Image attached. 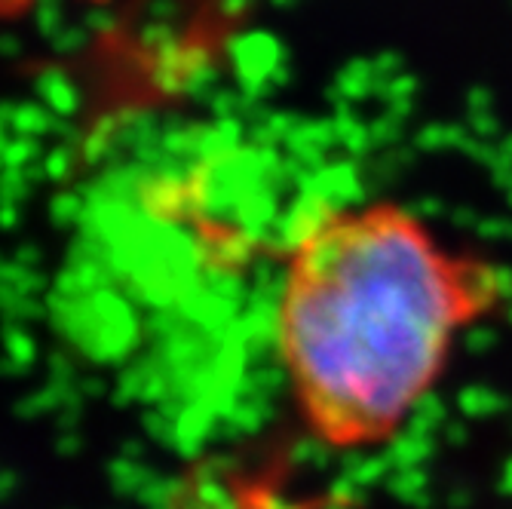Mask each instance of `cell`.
I'll list each match as a JSON object with an SVG mask.
<instances>
[{
	"label": "cell",
	"instance_id": "1",
	"mask_svg": "<svg viewBox=\"0 0 512 509\" xmlns=\"http://www.w3.org/2000/svg\"><path fill=\"white\" fill-rule=\"evenodd\" d=\"M503 298L500 267L405 203L316 209L276 289V353L301 424L332 451L390 442Z\"/></svg>",
	"mask_w": 512,
	"mask_h": 509
},
{
	"label": "cell",
	"instance_id": "2",
	"mask_svg": "<svg viewBox=\"0 0 512 509\" xmlns=\"http://www.w3.org/2000/svg\"><path fill=\"white\" fill-rule=\"evenodd\" d=\"M0 4H4V0H0Z\"/></svg>",
	"mask_w": 512,
	"mask_h": 509
}]
</instances>
